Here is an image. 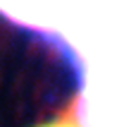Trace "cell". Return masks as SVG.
<instances>
[{
  "label": "cell",
  "instance_id": "obj_1",
  "mask_svg": "<svg viewBox=\"0 0 124 127\" xmlns=\"http://www.w3.org/2000/svg\"><path fill=\"white\" fill-rule=\"evenodd\" d=\"M0 14L60 50L79 86L124 72V0H0Z\"/></svg>",
  "mask_w": 124,
  "mask_h": 127
},
{
  "label": "cell",
  "instance_id": "obj_2",
  "mask_svg": "<svg viewBox=\"0 0 124 127\" xmlns=\"http://www.w3.org/2000/svg\"><path fill=\"white\" fill-rule=\"evenodd\" d=\"M43 127H79V122H76L74 113H72V110H67L60 120H53V122H48V125H43Z\"/></svg>",
  "mask_w": 124,
  "mask_h": 127
}]
</instances>
